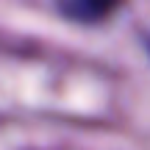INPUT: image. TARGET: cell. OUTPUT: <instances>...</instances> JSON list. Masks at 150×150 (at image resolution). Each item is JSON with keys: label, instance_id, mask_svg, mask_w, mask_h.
<instances>
[{"label": "cell", "instance_id": "1", "mask_svg": "<svg viewBox=\"0 0 150 150\" xmlns=\"http://www.w3.org/2000/svg\"><path fill=\"white\" fill-rule=\"evenodd\" d=\"M59 11L75 22H100L106 14L114 11V6H108V3H61Z\"/></svg>", "mask_w": 150, "mask_h": 150}]
</instances>
